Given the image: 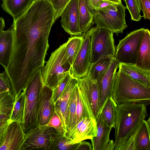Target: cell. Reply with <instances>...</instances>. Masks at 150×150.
Listing matches in <instances>:
<instances>
[{
    "instance_id": "6da1fadb",
    "label": "cell",
    "mask_w": 150,
    "mask_h": 150,
    "mask_svg": "<svg viewBox=\"0 0 150 150\" xmlns=\"http://www.w3.org/2000/svg\"><path fill=\"white\" fill-rule=\"evenodd\" d=\"M54 14L49 2L35 0L23 14L13 21L11 27L12 52L5 71L15 98L22 91L33 74L44 66Z\"/></svg>"
},
{
    "instance_id": "7a4b0ae2",
    "label": "cell",
    "mask_w": 150,
    "mask_h": 150,
    "mask_svg": "<svg viewBox=\"0 0 150 150\" xmlns=\"http://www.w3.org/2000/svg\"><path fill=\"white\" fill-rule=\"evenodd\" d=\"M148 116L146 106L140 103L117 105L114 128L115 150L123 146L135 148L138 134L143 122Z\"/></svg>"
},
{
    "instance_id": "3957f363",
    "label": "cell",
    "mask_w": 150,
    "mask_h": 150,
    "mask_svg": "<svg viewBox=\"0 0 150 150\" xmlns=\"http://www.w3.org/2000/svg\"><path fill=\"white\" fill-rule=\"evenodd\" d=\"M111 97L117 105L135 103L147 106L150 104V87L119 70L116 73Z\"/></svg>"
},
{
    "instance_id": "277c9868",
    "label": "cell",
    "mask_w": 150,
    "mask_h": 150,
    "mask_svg": "<svg viewBox=\"0 0 150 150\" xmlns=\"http://www.w3.org/2000/svg\"><path fill=\"white\" fill-rule=\"evenodd\" d=\"M41 68L31 76L23 90L25 93L24 118L21 124L25 133L38 125L37 107L39 95L43 85Z\"/></svg>"
},
{
    "instance_id": "5b68a950",
    "label": "cell",
    "mask_w": 150,
    "mask_h": 150,
    "mask_svg": "<svg viewBox=\"0 0 150 150\" xmlns=\"http://www.w3.org/2000/svg\"><path fill=\"white\" fill-rule=\"evenodd\" d=\"M66 42L52 52L45 66L41 68L43 84L53 89L70 73L71 65L66 54Z\"/></svg>"
},
{
    "instance_id": "8992f818",
    "label": "cell",
    "mask_w": 150,
    "mask_h": 150,
    "mask_svg": "<svg viewBox=\"0 0 150 150\" xmlns=\"http://www.w3.org/2000/svg\"><path fill=\"white\" fill-rule=\"evenodd\" d=\"M126 6L122 1L94 10L93 21L96 27L118 35L127 27L125 21Z\"/></svg>"
},
{
    "instance_id": "52a82bcc",
    "label": "cell",
    "mask_w": 150,
    "mask_h": 150,
    "mask_svg": "<svg viewBox=\"0 0 150 150\" xmlns=\"http://www.w3.org/2000/svg\"><path fill=\"white\" fill-rule=\"evenodd\" d=\"M90 30L91 63L105 56L110 55L114 57L116 48L114 33L96 26L92 27Z\"/></svg>"
},
{
    "instance_id": "ba28073f",
    "label": "cell",
    "mask_w": 150,
    "mask_h": 150,
    "mask_svg": "<svg viewBox=\"0 0 150 150\" xmlns=\"http://www.w3.org/2000/svg\"><path fill=\"white\" fill-rule=\"evenodd\" d=\"M79 91L89 117L96 120L99 115L100 94L96 81L87 74L77 79Z\"/></svg>"
},
{
    "instance_id": "9c48e42d",
    "label": "cell",
    "mask_w": 150,
    "mask_h": 150,
    "mask_svg": "<svg viewBox=\"0 0 150 150\" xmlns=\"http://www.w3.org/2000/svg\"><path fill=\"white\" fill-rule=\"evenodd\" d=\"M145 29L132 31L119 41L114 56L119 63L135 64L137 52Z\"/></svg>"
},
{
    "instance_id": "30bf717a",
    "label": "cell",
    "mask_w": 150,
    "mask_h": 150,
    "mask_svg": "<svg viewBox=\"0 0 150 150\" xmlns=\"http://www.w3.org/2000/svg\"><path fill=\"white\" fill-rule=\"evenodd\" d=\"M57 132L53 127L38 125L25 133L24 141L19 150H49L50 137Z\"/></svg>"
},
{
    "instance_id": "8fae6325",
    "label": "cell",
    "mask_w": 150,
    "mask_h": 150,
    "mask_svg": "<svg viewBox=\"0 0 150 150\" xmlns=\"http://www.w3.org/2000/svg\"><path fill=\"white\" fill-rule=\"evenodd\" d=\"M82 35L83 40L81 47L70 71L71 76L76 79L81 78L87 74L91 64L90 29Z\"/></svg>"
},
{
    "instance_id": "7c38bea8",
    "label": "cell",
    "mask_w": 150,
    "mask_h": 150,
    "mask_svg": "<svg viewBox=\"0 0 150 150\" xmlns=\"http://www.w3.org/2000/svg\"><path fill=\"white\" fill-rule=\"evenodd\" d=\"M97 131L96 120L88 117L82 119L65 136L70 140V144H74L96 137Z\"/></svg>"
},
{
    "instance_id": "4fadbf2b",
    "label": "cell",
    "mask_w": 150,
    "mask_h": 150,
    "mask_svg": "<svg viewBox=\"0 0 150 150\" xmlns=\"http://www.w3.org/2000/svg\"><path fill=\"white\" fill-rule=\"evenodd\" d=\"M61 25L64 30L72 36L82 35L79 28L78 0H71L61 14Z\"/></svg>"
},
{
    "instance_id": "5bb4252c",
    "label": "cell",
    "mask_w": 150,
    "mask_h": 150,
    "mask_svg": "<svg viewBox=\"0 0 150 150\" xmlns=\"http://www.w3.org/2000/svg\"><path fill=\"white\" fill-rule=\"evenodd\" d=\"M53 89L43 84L40 92L37 107L38 125H46L55 112L54 104L52 99Z\"/></svg>"
},
{
    "instance_id": "9a60e30c",
    "label": "cell",
    "mask_w": 150,
    "mask_h": 150,
    "mask_svg": "<svg viewBox=\"0 0 150 150\" xmlns=\"http://www.w3.org/2000/svg\"><path fill=\"white\" fill-rule=\"evenodd\" d=\"M119 62L114 57L107 72L96 82L99 92V114L108 99L111 97L112 90Z\"/></svg>"
},
{
    "instance_id": "2e32d148",
    "label": "cell",
    "mask_w": 150,
    "mask_h": 150,
    "mask_svg": "<svg viewBox=\"0 0 150 150\" xmlns=\"http://www.w3.org/2000/svg\"><path fill=\"white\" fill-rule=\"evenodd\" d=\"M25 134L21 124L11 121L8 127L0 150H19Z\"/></svg>"
},
{
    "instance_id": "e0dca14e",
    "label": "cell",
    "mask_w": 150,
    "mask_h": 150,
    "mask_svg": "<svg viewBox=\"0 0 150 150\" xmlns=\"http://www.w3.org/2000/svg\"><path fill=\"white\" fill-rule=\"evenodd\" d=\"M77 83V79L72 77L61 95L54 103L55 111L67 132L68 108L71 93Z\"/></svg>"
},
{
    "instance_id": "ac0fdd59",
    "label": "cell",
    "mask_w": 150,
    "mask_h": 150,
    "mask_svg": "<svg viewBox=\"0 0 150 150\" xmlns=\"http://www.w3.org/2000/svg\"><path fill=\"white\" fill-rule=\"evenodd\" d=\"M94 10L89 0H78L79 28L82 34L88 31L94 24Z\"/></svg>"
},
{
    "instance_id": "d6986e66",
    "label": "cell",
    "mask_w": 150,
    "mask_h": 150,
    "mask_svg": "<svg viewBox=\"0 0 150 150\" xmlns=\"http://www.w3.org/2000/svg\"><path fill=\"white\" fill-rule=\"evenodd\" d=\"M97 131L96 136L90 139L92 150H105L110 140V135L112 128L108 126L100 113L96 120Z\"/></svg>"
},
{
    "instance_id": "ffe728a7",
    "label": "cell",
    "mask_w": 150,
    "mask_h": 150,
    "mask_svg": "<svg viewBox=\"0 0 150 150\" xmlns=\"http://www.w3.org/2000/svg\"><path fill=\"white\" fill-rule=\"evenodd\" d=\"M135 64L140 68L150 70V32L145 29L137 50Z\"/></svg>"
},
{
    "instance_id": "44dd1931",
    "label": "cell",
    "mask_w": 150,
    "mask_h": 150,
    "mask_svg": "<svg viewBox=\"0 0 150 150\" xmlns=\"http://www.w3.org/2000/svg\"><path fill=\"white\" fill-rule=\"evenodd\" d=\"M13 36L10 28L0 32V64L6 70L8 66L12 52Z\"/></svg>"
},
{
    "instance_id": "7402d4cb",
    "label": "cell",
    "mask_w": 150,
    "mask_h": 150,
    "mask_svg": "<svg viewBox=\"0 0 150 150\" xmlns=\"http://www.w3.org/2000/svg\"><path fill=\"white\" fill-rule=\"evenodd\" d=\"M118 68L134 79L150 87V70L142 69L131 63H119Z\"/></svg>"
},
{
    "instance_id": "603a6c76",
    "label": "cell",
    "mask_w": 150,
    "mask_h": 150,
    "mask_svg": "<svg viewBox=\"0 0 150 150\" xmlns=\"http://www.w3.org/2000/svg\"><path fill=\"white\" fill-rule=\"evenodd\" d=\"M3 10L15 20L23 14L35 0H2Z\"/></svg>"
},
{
    "instance_id": "cb8c5ba5",
    "label": "cell",
    "mask_w": 150,
    "mask_h": 150,
    "mask_svg": "<svg viewBox=\"0 0 150 150\" xmlns=\"http://www.w3.org/2000/svg\"><path fill=\"white\" fill-rule=\"evenodd\" d=\"M114 57L110 55L104 56L95 62L91 63L87 75L97 82L104 75Z\"/></svg>"
},
{
    "instance_id": "d4e9b609",
    "label": "cell",
    "mask_w": 150,
    "mask_h": 150,
    "mask_svg": "<svg viewBox=\"0 0 150 150\" xmlns=\"http://www.w3.org/2000/svg\"><path fill=\"white\" fill-rule=\"evenodd\" d=\"M15 100L11 91L0 93V121L10 119Z\"/></svg>"
},
{
    "instance_id": "484cf974",
    "label": "cell",
    "mask_w": 150,
    "mask_h": 150,
    "mask_svg": "<svg viewBox=\"0 0 150 150\" xmlns=\"http://www.w3.org/2000/svg\"><path fill=\"white\" fill-rule=\"evenodd\" d=\"M70 142L65 135L55 133L50 137L49 150H76L79 143L71 144Z\"/></svg>"
},
{
    "instance_id": "4316f807",
    "label": "cell",
    "mask_w": 150,
    "mask_h": 150,
    "mask_svg": "<svg viewBox=\"0 0 150 150\" xmlns=\"http://www.w3.org/2000/svg\"><path fill=\"white\" fill-rule=\"evenodd\" d=\"M83 37L82 35L71 36L66 42V54L71 65L81 47Z\"/></svg>"
},
{
    "instance_id": "83f0119b",
    "label": "cell",
    "mask_w": 150,
    "mask_h": 150,
    "mask_svg": "<svg viewBox=\"0 0 150 150\" xmlns=\"http://www.w3.org/2000/svg\"><path fill=\"white\" fill-rule=\"evenodd\" d=\"M117 104L111 97L108 98L100 112L107 125L115 128Z\"/></svg>"
},
{
    "instance_id": "f1b7e54d",
    "label": "cell",
    "mask_w": 150,
    "mask_h": 150,
    "mask_svg": "<svg viewBox=\"0 0 150 150\" xmlns=\"http://www.w3.org/2000/svg\"><path fill=\"white\" fill-rule=\"evenodd\" d=\"M150 124L143 122L138 134L136 142V150H150Z\"/></svg>"
},
{
    "instance_id": "f546056e",
    "label": "cell",
    "mask_w": 150,
    "mask_h": 150,
    "mask_svg": "<svg viewBox=\"0 0 150 150\" xmlns=\"http://www.w3.org/2000/svg\"><path fill=\"white\" fill-rule=\"evenodd\" d=\"M78 90L77 83L74 88L71 96L68 108L67 132L71 129L76 124L77 100Z\"/></svg>"
},
{
    "instance_id": "4dcf8cb0",
    "label": "cell",
    "mask_w": 150,
    "mask_h": 150,
    "mask_svg": "<svg viewBox=\"0 0 150 150\" xmlns=\"http://www.w3.org/2000/svg\"><path fill=\"white\" fill-rule=\"evenodd\" d=\"M25 93L23 90L15 98L14 105L10 117L11 121L23 123L25 106Z\"/></svg>"
},
{
    "instance_id": "1f68e13d",
    "label": "cell",
    "mask_w": 150,
    "mask_h": 150,
    "mask_svg": "<svg viewBox=\"0 0 150 150\" xmlns=\"http://www.w3.org/2000/svg\"><path fill=\"white\" fill-rule=\"evenodd\" d=\"M70 73L66 75L53 89L52 99L54 104L61 95L67 83L72 77Z\"/></svg>"
},
{
    "instance_id": "d6a6232c",
    "label": "cell",
    "mask_w": 150,
    "mask_h": 150,
    "mask_svg": "<svg viewBox=\"0 0 150 150\" xmlns=\"http://www.w3.org/2000/svg\"><path fill=\"white\" fill-rule=\"evenodd\" d=\"M126 4V8L129 11L131 20L137 21H140L141 16L135 0H124Z\"/></svg>"
},
{
    "instance_id": "836d02e7",
    "label": "cell",
    "mask_w": 150,
    "mask_h": 150,
    "mask_svg": "<svg viewBox=\"0 0 150 150\" xmlns=\"http://www.w3.org/2000/svg\"><path fill=\"white\" fill-rule=\"evenodd\" d=\"M46 125L53 127L57 132L65 135L66 132L64 129L60 119L55 111L50 120Z\"/></svg>"
},
{
    "instance_id": "e575fe53",
    "label": "cell",
    "mask_w": 150,
    "mask_h": 150,
    "mask_svg": "<svg viewBox=\"0 0 150 150\" xmlns=\"http://www.w3.org/2000/svg\"><path fill=\"white\" fill-rule=\"evenodd\" d=\"M51 4L54 11L55 21L60 16L66 6L71 0H47Z\"/></svg>"
},
{
    "instance_id": "d590c367",
    "label": "cell",
    "mask_w": 150,
    "mask_h": 150,
    "mask_svg": "<svg viewBox=\"0 0 150 150\" xmlns=\"http://www.w3.org/2000/svg\"><path fill=\"white\" fill-rule=\"evenodd\" d=\"M76 115V124L83 118L89 117L83 103L79 90L77 95Z\"/></svg>"
},
{
    "instance_id": "8d00e7d4",
    "label": "cell",
    "mask_w": 150,
    "mask_h": 150,
    "mask_svg": "<svg viewBox=\"0 0 150 150\" xmlns=\"http://www.w3.org/2000/svg\"><path fill=\"white\" fill-rule=\"evenodd\" d=\"M11 92V86L9 78L5 71L0 73V93Z\"/></svg>"
},
{
    "instance_id": "74e56055",
    "label": "cell",
    "mask_w": 150,
    "mask_h": 150,
    "mask_svg": "<svg viewBox=\"0 0 150 150\" xmlns=\"http://www.w3.org/2000/svg\"><path fill=\"white\" fill-rule=\"evenodd\" d=\"M141 10L145 19L150 20V0H139Z\"/></svg>"
},
{
    "instance_id": "f35d334b",
    "label": "cell",
    "mask_w": 150,
    "mask_h": 150,
    "mask_svg": "<svg viewBox=\"0 0 150 150\" xmlns=\"http://www.w3.org/2000/svg\"><path fill=\"white\" fill-rule=\"evenodd\" d=\"M11 122L10 119L0 121V147L3 143L8 127Z\"/></svg>"
},
{
    "instance_id": "ab89813d",
    "label": "cell",
    "mask_w": 150,
    "mask_h": 150,
    "mask_svg": "<svg viewBox=\"0 0 150 150\" xmlns=\"http://www.w3.org/2000/svg\"><path fill=\"white\" fill-rule=\"evenodd\" d=\"M76 150H92V145L90 142L83 141L79 143Z\"/></svg>"
},
{
    "instance_id": "60d3db41",
    "label": "cell",
    "mask_w": 150,
    "mask_h": 150,
    "mask_svg": "<svg viewBox=\"0 0 150 150\" xmlns=\"http://www.w3.org/2000/svg\"><path fill=\"white\" fill-rule=\"evenodd\" d=\"M105 0H89L94 9L99 8Z\"/></svg>"
},
{
    "instance_id": "b9f144b4",
    "label": "cell",
    "mask_w": 150,
    "mask_h": 150,
    "mask_svg": "<svg viewBox=\"0 0 150 150\" xmlns=\"http://www.w3.org/2000/svg\"><path fill=\"white\" fill-rule=\"evenodd\" d=\"M115 150L114 141L113 140H110L106 145L105 150Z\"/></svg>"
},
{
    "instance_id": "7bdbcfd3",
    "label": "cell",
    "mask_w": 150,
    "mask_h": 150,
    "mask_svg": "<svg viewBox=\"0 0 150 150\" xmlns=\"http://www.w3.org/2000/svg\"><path fill=\"white\" fill-rule=\"evenodd\" d=\"M5 27L4 19L2 17H0V32L3 30Z\"/></svg>"
},
{
    "instance_id": "ee69618b",
    "label": "cell",
    "mask_w": 150,
    "mask_h": 150,
    "mask_svg": "<svg viewBox=\"0 0 150 150\" xmlns=\"http://www.w3.org/2000/svg\"><path fill=\"white\" fill-rule=\"evenodd\" d=\"M113 3L118 4L121 1V0H106Z\"/></svg>"
},
{
    "instance_id": "f6af8a7d",
    "label": "cell",
    "mask_w": 150,
    "mask_h": 150,
    "mask_svg": "<svg viewBox=\"0 0 150 150\" xmlns=\"http://www.w3.org/2000/svg\"><path fill=\"white\" fill-rule=\"evenodd\" d=\"M136 3L137 4L138 8L139 11L140 12L141 9L140 7L139 0H135Z\"/></svg>"
},
{
    "instance_id": "bcb514c9",
    "label": "cell",
    "mask_w": 150,
    "mask_h": 150,
    "mask_svg": "<svg viewBox=\"0 0 150 150\" xmlns=\"http://www.w3.org/2000/svg\"></svg>"
}]
</instances>
